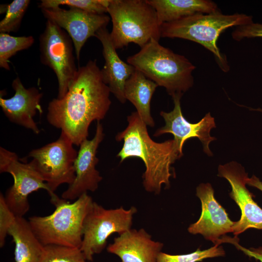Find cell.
Masks as SVG:
<instances>
[{"label": "cell", "instance_id": "cell-1", "mask_svg": "<svg viewBox=\"0 0 262 262\" xmlns=\"http://www.w3.org/2000/svg\"><path fill=\"white\" fill-rule=\"evenodd\" d=\"M110 93L97 60H89L78 68L65 96L49 102L47 120L79 146L87 139L90 124L106 116L111 104Z\"/></svg>", "mask_w": 262, "mask_h": 262}, {"label": "cell", "instance_id": "cell-2", "mask_svg": "<svg viewBox=\"0 0 262 262\" xmlns=\"http://www.w3.org/2000/svg\"><path fill=\"white\" fill-rule=\"evenodd\" d=\"M127 121L126 128L115 136L117 141H123L117 156L121 163L129 158H140L146 167L142 176L145 189L159 194L163 185L170 186L171 165L182 155L173 139L162 143L154 141L148 134L147 125L137 112L129 115Z\"/></svg>", "mask_w": 262, "mask_h": 262}, {"label": "cell", "instance_id": "cell-3", "mask_svg": "<svg viewBox=\"0 0 262 262\" xmlns=\"http://www.w3.org/2000/svg\"><path fill=\"white\" fill-rule=\"evenodd\" d=\"M127 62L158 86L164 87L172 97L183 95L193 85L192 73L196 66L184 56L174 52L154 39L129 56Z\"/></svg>", "mask_w": 262, "mask_h": 262}, {"label": "cell", "instance_id": "cell-4", "mask_svg": "<svg viewBox=\"0 0 262 262\" xmlns=\"http://www.w3.org/2000/svg\"><path fill=\"white\" fill-rule=\"evenodd\" d=\"M51 203L55 209L47 216H32L28 221L43 246L54 245L80 248L85 218L94 201L87 193L72 203L59 196Z\"/></svg>", "mask_w": 262, "mask_h": 262}, {"label": "cell", "instance_id": "cell-5", "mask_svg": "<svg viewBox=\"0 0 262 262\" xmlns=\"http://www.w3.org/2000/svg\"><path fill=\"white\" fill-rule=\"evenodd\" d=\"M252 17L244 14L224 15L215 12L197 13L179 20L161 25L162 37L179 38L197 43L212 52L220 68L224 72L229 67L225 56L217 46L221 33L233 26H241L252 23Z\"/></svg>", "mask_w": 262, "mask_h": 262}, {"label": "cell", "instance_id": "cell-6", "mask_svg": "<svg viewBox=\"0 0 262 262\" xmlns=\"http://www.w3.org/2000/svg\"><path fill=\"white\" fill-rule=\"evenodd\" d=\"M107 11L113 24L110 37L116 49L131 43L142 48L151 39L161 37V24L147 0H110Z\"/></svg>", "mask_w": 262, "mask_h": 262}, {"label": "cell", "instance_id": "cell-7", "mask_svg": "<svg viewBox=\"0 0 262 262\" xmlns=\"http://www.w3.org/2000/svg\"><path fill=\"white\" fill-rule=\"evenodd\" d=\"M137 209L123 207L107 209L94 201L84 221L82 241L80 248L85 260H93L95 254L106 247L108 238L113 233L119 235L131 229L133 217Z\"/></svg>", "mask_w": 262, "mask_h": 262}, {"label": "cell", "instance_id": "cell-8", "mask_svg": "<svg viewBox=\"0 0 262 262\" xmlns=\"http://www.w3.org/2000/svg\"><path fill=\"white\" fill-rule=\"evenodd\" d=\"M0 172L10 174L13 184L4 195L8 207L16 217H23L30 209L28 196L40 189L45 190L53 200L58 196L52 192L30 162H21L17 155L0 147Z\"/></svg>", "mask_w": 262, "mask_h": 262}, {"label": "cell", "instance_id": "cell-9", "mask_svg": "<svg viewBox=\"0 0 262 262\" xmlns=\"http://www.w3.org/2000/svg\"><path fill=\"white\" fill-rule=\"evenodd\" d=\"M73 46L68 33L53 22L47 20L39 37L40 57L41 62L50 68L57 77L58 98L66 94L78 70Z\"/></svg>", "mask_w": 262, "mask_h": 262}, {"label": "cell", "instance_id": "cell-10", "mask_svg": "<svg viewBox=\"0 0 262 262\" xmlns=\"http://www.w3.org/2000/svg\"><path fill=\"white\" fill-rule=\"evenodd\" d=\"M73 144L63 131L53 142L31 150L28 157L50 190L54 193L64 183L70 185L75 178L74 162L78 152Z\"/></svg>", "mask_w": 262, "mask_h": 262}, {"label": "cell", "instance_id": "cell-11", "mask_svg": "<svg viewBox=\"0 0 262 262\" xmlns=\"http://www.w3.org/2000/svg\"><path fill=\"white\" fill-rule=\"evenodd\" d=\"M41 11L47 20L55 23L69 35L78 61L81 49L87 39L95 37L98 30L106 28L111 19L106 14L91 13L73 7L68 10L60 7L42 8Z\"/></svg>", "mask_w": 262, "mask_h": 262}, {"label": "cell", "instance_id": "cell-12", "mask_svg": "<svg viewBox=\"0 0 262 262\" xmlns=\"http://www.w3.org/2000/svg\"><path fill=\"white\" fill-rule=\"evenodd\" d=\"M218 176L229 183L231 187L229 196L241 212L240 220L234 223L233 234L237 236L249 229H262V209L253 200L252 193L246 187L248 176L244 167L235 162L220 165Z\"/></svg>", "mask_w": 262, "mask_h": 262}, {"label": "cell", "instance_id": "cell-13", "mask_svg": "<svg viewBox=\"0 0 262 262\" xmlns=\"http://www.w3.org/2000/svg\"><path fill=\"white\" fill-rule=\"evenodd\" d=\"M104 137L103 127L98 121L94 137L90 140H84L79 146L74 164L75 178L62 193V198L75 200L88 191L94 192L98 189L102 177L96 168L98 162L97 152Z\"/></svg>", "mask_w": 262, "mask_h": 262}, {"label": "cell", "instance_id": "cell-14", "mask_svg": "<svg viewBox=\"0 0 262 262\" xmlns=\"http://www.w3.org/2000/svg\"><path fill=\"white\" fill-rule=\"evenodd\" d=\"M182 94H178L172 97L174 104L172 111L167 113L160 112L165 125L158 129L154 136H159L169 133L174 136L173 140L181 154L185 142L192 138H197L201 142L204 151L209 156L213 155L210 148V143L216 138L210 135L211 130L216 127L214 119L210 113L207 114L199 122L192 123L188 122L183 116L180 106V98Z\"/></svg>", "mask_w": 262, "mask_h": 262}, {"label": "cell", "instance_id": "cell-15", "mask_svg": "<svg viewBox=\"0 0 262 262\" xmlns=\"http://www.w3.org/2000/svg\"><path fill=\"white\" fill-rule=\"evenodd\" d=\"M196 192L201 202L202 211L199 219L190 225L188 230L193 234H200L219 246L222 243L221 237L233 232L234 222L229 219L225 209L215 199L211 184H199Z\"/></svg>", "mask_w": 262, "mask_h": 262}, {"label": "cell", "instance_id": "cell-16", "mask_svg": "<svg viewBox=\"0 0 262 262\" xmlns=\"http://www.w3.org/2000/svg\"><path fill=\"white\" fill-rule=\"evenodd\" d=\"M14 95L9 98L0 96V106L6 117L11 122L33 131L35 134L40 132L34 120L37 111L43 112L40 101L43 94L34 87L26 88L19 78L15 79L12 84Z\"/></svg>", "mask_w": 262, "mask_h": 262}, {"label": "cell", "instance_id": "cell-17", "mask_svg": "<svg viewBox=\"0 0 262 262\" xmlns=\"http://www.w3.org/2000/svg\"><path fill=\"white\" fill-rule=\"evenodd\" d=\"M163 244L155 241L144 229H130L114 238L107 247L121 262H157Z\"/></svg>", "mask_w": 262, "mask_h": 262}, {"label": "cell", "instance_id": "cell-18", "mask_svg": "<svg viewBox=\"0 0 262 262\" xmlns=\"http://www.w3.org/2000/svg\"><path fill=\"white\" fill-rule=\"evenodd\" d=\"M95 37L102 44V54L105 60L104 65L100 69L102 80L109 87L111 93L121 103H124L126 101L124 95L125 83L135 68L120 59L106 27L98 30Z\"/></svg>", "mask_w": 262, "mask_h": 262}, {"label": "cell", "instance_id": "cell-19", "mask_svg": "<svg viewBox=\"0 0 262 262\" xmlns=\"http://www.w3.org/2000/svg\"><path fill=\"white\" fill-rule=\"evenodd\" d=\"M155 10L159 22L179 20L197 13L219 11L217 4L208 0H147Z\"/></svg>", "mask_w": 262, "mask_h": 262}, {"label": "cell", "instance_id": "cell-20", "mask_svg": "<svg viewBox=\"0 0 262 262\" xmlns=\"http://www.w3.org/2000/svg\"><path fill=\"white\" fill-rule=\"evenodd\" d=\"M158 85L148 79L141 71L135 69L127 81L124 88V95L135 107L137 113L147 125L153 127L155 122L150 112L152 97Z\"/></svg>", "mask_w": 262, "mask_h": 262}, {"label": "cell", "instance_id": "cell-21", "mask_svg": "<svg viewBox=\"0 0 262 262\" xmlns=\"http://www.w3.org/2000/svg\"><path fill=\"white\" fill-rule=\"evenodd\" d=\"M8 234L15 244L16 262H37L44 246L33 232L28 220L23 217H16Z\"/></svg>", "mask_w": 262, "mask_h": 262}, {"label": "cell", "instance_id": "cell-22", "mask_svg": "<svg viewBox=\"0 0 262 262\" xmlns=\"http://www.w3.org/2000/svg\"><path fill=\"white\" fill-rule=\"evenodd\" d=\"M32 36H14L8 33H0V67L10 70L9 60L18 51L26 49L34 43Z\"/></svg>", "mask_w": 262, "mask_h": 262}, {"label": "cell", "instance_id": "cell-23", "mask_svg": "<svg viewBox=\"0 0 262 262\" xmlns=\"http://www.w3.org/2000/svg\"><path fill=\"white\" fill-rule=\"evenodd\" d=\"M37 262H90L80 248L54 245L44 246Z\"/></svg>", "mask_w": 262, "mask_h": 262}, {"label": "cell", "instance_id": "cell-24", "mask_svg": "<svg viewBox=\"0 0 262 262\" xmlns=\"http://www.w3.org/2000/svg\"><path fill=\"white\" fill-rule=\"evenodd\" d=\"M30 3L29 0H14L0 9L6 12L5 17L0 22V32L8 33L16 31Z\"/></svg>", "mask_w": 262, "mask_h": 262}, {"label": "cell", "instance_id": "cell-25", "mask_svg": "<svg viewBox=\"0 0 262 262\" xmlns=\"http://www.w3.org/2000/svg\"><path fill=\"white\" fill-rule=\"evenodd\" d=\"M110 0H42L41 8H53L66 5L96 14H105Z\"/></svg>", "mask_w": 262, "mask_h": 262}, {"label": "cell", "instance_id": "cell-26", "mask_svg": "<svg viewBox=\"0 0 262 262\" xmlns=\"http://www.w3.org/2000/svg\"><path fill=\"white\" fill-rule=\"evenodd\" d=\"M225 252L221 246L214 245L209 249H197L192 253L181 255H171L161 252L157 262H197L207 258L224 256Z\"/></svg>", "mask_w": 262, "mask_h": 262}, {"label": "cell", "instance_id": "cell-27", "mask_svg": "<svg viewBox=\"0 0 262 262\" xmlns=\"http://www.w3.org/2000/svg\"><path fill=\"white\" fill-rule=\"evenodd\" d=\"M16 216L6 204L4 195L0 194V246L5 244L6 238L8 235L9 228L13 224Z\"/></svg>", "mask_w": 262, "mask_h": 262}, {"label": "cell", "instance_id": "cell-28", "mask_svg": "<svg viewBox=\"0 0 262 262\" xmlns=\"http://www.w3.org/2000/svg\"><path fill=\"white\" fill-rule=\"evenodd\" d=\"M231 35L232 38L237 41L246 38H262V24L253 22L247 25L237 27Z\"/></svg>", "mask_w": 262, "mask_h": 262}, {"label": "cell", "instance_id": "cell-29", "mask_svg": "<svg viewBox=\"0 0 262 262\" xmlns=\"http://www.w3.org/2000/svg\"><path fill=\"white\" fill-rule=\"evenodd\" d=\"M240 249L243 251L248 256L253 257L258 260H259L261 262H262V247L246 249L241 246Z\"/></svg>", "mask_w": 262, "mask_h": 262}, {"label": "cell", "instance_id": "cell-30", "mask_svg": "<svg viewBox=\"0 0 262 262\" xmlns=\"http://www.w3.org/2000/svg\"><path fill=\"white\" fill-rule=\"evenodd\" d=\"M246 184L254 187L262 192V182L255 175L251 178L247 177L246 179Z\"/></svg>", "mask_w": 262, "mask_h": 262}, {"label": "cell", "instance_id": "cell-31", "mask_svg": "<svg viewBox=\"0 0 262 262\" xmlns=\"http://www.w3.org/2000/svg\"><path fill=\"white\" fill-rule=\"evenodd\" d=\"M251 110H255V111H260V112H262V109H260V108H258V109H251Z\"/></svg>", "mask_w": 262, "mask_h": 262}]
</instances>
